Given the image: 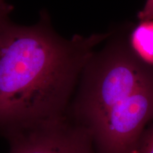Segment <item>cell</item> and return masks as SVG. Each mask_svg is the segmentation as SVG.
<instances>
[{
	"mask_svg": "<svg viewBox=\"0 0 153 153\" xmlns=\"http://www.w3.org/2000/svg\"><path fill=\"white\" fill-rule=\"evenodd\" d=\"M104 35H57L47 16L11 22L0 41V137L9 145L66 117L84 66Z\"/></svg>",
	"mask_w": 153,
	"mask_h": 153,
	"instance_id": "1",
	"label": "cell"
},
{
	"mask_svg": "<svg viewBox=\"0 0 153 153\" xmlns=\"http://www.w3.org/2000/svg\"><path fill=\"white\" fill-rule=\"evenodd\" d=\"M152 79L153 65L126 45H110L93 53L84 66L68 116L89 133L105 115Z\"/></svg>",
	"mask_w": 153,
	"mask_h": 153,
	"instance_id": "2",
	"label": "cell"
},
{
	"mask_svg": "<svg viewBox=\"0 0 153 153\" xmlns=\"http://www.w3.org/2000/svg\"><path fill=\"white\" fill-rule=\"evenodd\" d=\"M9 153H97L89 133L67 115L9 145Z\"/></svg>",
	"mask_w": 153,
	"mask_h": 153,
	"instance_id": "3",
	"label": "cell"
},
{
	"mask_svg": "<svg viewBox=\"0 0 153 153\" xmlns=\"http://www.w3.org/2000/svg\"><path fill=\"white\" fill-rule=\"evenodd\" d=\"M131 48L141 60L153 65V21H143L131 35Z\"/></svg>",
	"mask_w": 153,
	"mask_h": 153,
	"instance_id": "4",
	"label": "cell"
},
{
	"mask_svg": "<svg viewBox=\"0 0 153 153\" xmlns=\"http://www.w3.org/2000/svg\"><path fill=\"white\" fill-rule=\"evenodd\" d=\"M135 153H153V120L143 133Z\"/></svg>",
	"mask_w": 153,
	"mask_h": 153,
	"instance_id": "5",
	"label": "cell"
},
{
	"mask_svg": "<svg viewBox=\"0 0 153 153\" xmlns=\"http://www.w3.org/2000/svg\"><path fill=\"white\" fill-rule=\"evenodd\" d=\"M13 11V6L7 0H0V41L5 28L10 23V14Z\"/></svg>",
	"mask_w": 153,
	"mask_h": 153,
	"instance_id": "6",
	"label": "cell"
},
{
	"mask_svg": "<svg viewBox=\"0 0 153 153\" xmlns=\"http://www.w3.org/2000/svg\"><path fill=\"white\" fill-rule=\"evenodd\" d=\"M138 18L141 21H148L153 19V0H146L143 9L140 11Z\"/></svg>",
	"mask_w": 153,
	"mask_h": 153,
	"instance_id": "7",
	"label": "cell"
}]
</instances>
